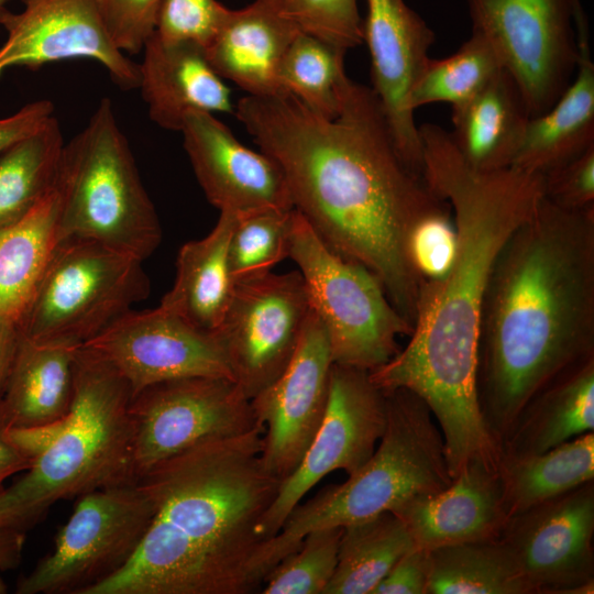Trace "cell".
<instances>
[{
    "mask_svg": "<svg viewBox=\"0 0 594 594\" xmlns=\"http://www.w3.org/2000/svg\"><path fill=\"white\" fill-rule=\"evenodd\" d=\"M235 114L279 165L294 209L333 252L374 273L413 327L424 279L410 238L450 207L402 156L372 88L349 78L331 119L288 92L246 95Z\"/></svg>",
    "mask_w": 594,
    "mask_h": 594,
    "instance_id": "cell-1",
    "label": "cell"
},
{
    "mask_svg": "<svg viewBox=\"0 0 594 594\" xmlns=\"http://www.w3.org/2000/svg\"><path fill=\"white\" fill-rule=\"evenodd\" d=\"M418 128L422 176L450 207L457 252L443 276L422 283L408 343L370 376L384 391L406 388L427 404L457 472L497 452L476 387L482 306L499 251L543 196V177L514 167L476 169L450 131L435 123Z\"/></svg>",
    "mask_w": 594,
    "mask_h": 594,
    "instance_id": "cell-2",
    "label": "cell"
},
{
    "mask_svg": "<svg viewBox=\"0 0 594 594\" xmlns=\"http://www.w3.org/2000/svg\"><path fill=\"white\" fill-rule=\"evenodd\" d=\"M594 355V208L540 199L506 241L482 306L476 387L501 444L525 405Z\"/></svg>",
    "mask_w": 594,
    "mask_h": 594,
    "instance_id": "cell-3",
    "label": "cell"
},
{
    "mask_svg": "<svg viewBox=\"0 0 594 594\" xmlns=\"http://www.w3.org/2000/svg\"><path fill=\"white\" fill-rule=\"evenodd\" d=\"M263 432L202 442L140 477L154 505L148 528L124 566L85 594L257 593V525L280 483L262 463Z\"/></svg>",
    "mask_w": 594,
    "mask_h": 594,
    "instance_id": "cell-4",
    "label": "cell"
},
{
    "mask_svg": "<svg viewBox=\"0 0 594 594\" xmlns=\"http://www.w3.org/2000/svg\"><path fill=\"white\" fill-rule=\"evenodd\" d=\"M130 385L96 352L80 346L75 392L58 436L0 492V521L25 532L57 502L136 482L132 471Z\"/></svg>",
    "mask_w": 594,
    "mask_h": 594,
    "instance_id": "cell-5",
    "label": "cell"
},
{
    "mask_svg": "<svg viewBox=\"0 0 594 594\" xmlns=\"http://www.w3.org/2000/svg\"><path fill=\"white\" fill-rule=\"evenodd\" d=\"M385 395L386 425L373 454L345 482L322 488L292 509L279 531L260 549L255 573L262 582L308 532L385 512L396 514L451 484L443 437L427 404L406 388Z\"/></svg>",
    "mask_w": 594,
    "mask_h": 594,
    "instance_id": "cell-6",
    "label": "cell"
},
{
    "mask_svg": "<svg viewBox=\"0 0 594 594\" xmlns=\"http://www.w3.org/2000/svg\"><path fill=\"white\" fill-rule=\"evenodd\" d=\"M56 185L61 242L94 241L143 262L160 245L158 216L110 99L65 143Z\"/></svg>",
    "mask_w": 594,
    "mask_h": 594,
    "instance_id": "cell-7",
    "label": "cell"
},
{
    "mask_svg": "<svg viewBox=\"0 0 594 594\" xmlns=\"http://www.w3.org/2000/svg\"><path fill=\"white\" fill-rule=\"evenodd\" d=\"M322 324L334 364L373 371L398 353L411 333L374 273L333 252L294 209L289 253Z\"/></svg>",
    "mask_w": 594,
    "mask_h": 594,
    "instance_id": "cell-8",
    "label": "cell"
},
{
    "mask_svg": "<svg viewBox=\"0 0 594 594\" xmlns=\"http://www.w3.org/2000/svg\"><path fill=\"white\" fill-rule=\"evenodd\" d=\"M142 263L94 241L59 242L19 320L22 337L82 345L147 298Z\"/></svg>",
    "mask_w": 594,
    "mask_h": 594,
    "instance_id": "cell-9",
    "label": "cell"
},
{
    "mask_svg": "<svg viewBox=\"0 0 594 594\" xmlns=\"http://www.w3.org/2000/svg\"><path fill=\"white\" fill-rule=\"evenodd\" d=\"M77 498L52 551L18 582V594H85L124 566L154 514L138 481Z\"/></svg>",
    "mask_w": 594,
    "mask_h": 594,
    "instance_id": "cell-10",
    "label": "cell"
},
{
    "mask_svg": "<svg viewBox=\"0 0 594 594\" xmlns=\"http://www.w3.org/2000/svg\"><path fill=\"white\" fill-rule=\"evenodd\" d=\"M579 1L465 0L472 32L493 47L530 118L546 112L573 79Z\"/></svg>",
    "mask_w": 594,
    "mask_h": 594,
    "instance_id": "cell-11",
    "label": "cell"
},
{
    "mask_svg": "<svg viewBox=\"0 0 594 594\" xmlns=\"http://www.w3.org/2000/svg\"><path fill=\"white\" fill-rule=\"evenodd\" d=\"M129 415L135 481L202 442L261 427L251 400L226 377L191 376L150 385L132 396Z\"/></svg>",
    "mask_w": 594,
    "mask_h": 594,
    "instance_id": "cell-12",
    "label": "cell"
},
{
    "mask_svg": "<svg viewBox=\"0 0 594 594\" xmlns=\"http://www.w3.org/2000/svg\"><path fill=\"white\" fill-rule=\"evenodd\" d=\"M311 312L299 271L235 283L229 307L212 332L232 381L252 399L290 362Z\"/></svg>",
    "mask_w": 594,
    "mask_h": 594,
    "instance_id": "cell-13",
    "label": "cell"
},
{
    "mask_svg": "<svg viewBox=\"0 0 594 594\" xmlns=\"http://www.w3.org/2000/svg\"><path fill=\"white\" fill-rule=\"evenodd\" d=\"M386 425V395L370 372L332 365L323 419L301 461L279 483L277 494L257 525V534L271 539L292 509L324 476L336 470L348 475L373 454Z\"/></svg>",
    "mask_w": 594,
    "mask_h": 594,
    "instance_id": "cell-14",
    "label": "cell"
},
{
    "mask_svg": "<svg viewBox=\"0 0 594 594\" xmlns=\"http://www.w3.org/2000/svg\"><path fill=\"white\" fill-rule=\"evenodd\" d=\"M594 481L509 516L498 539L531 594L594 593Z\"/></svg>",
    "mask_w": 594,
    "mask_h": 594,
    "instance_id": "cell-15",
    "label": "cell"
},
{
    "mask_svg": "<svg viewBox=\"0 0 594 594\" xmlns=\"http://www.w3.org/2000/svg\"><path fill=\"white\" fill-rule=\"evenodd\" d=\"M82 346L108 361L130 385L132 396L150 385L183 377L232 380L216 336L162 306L129 310Z\"/></svg>",
    "mask_w": 594,
    "mask_h": 594,
    "instance_id": "cell-16",
    "label": "cell"
},
{
    "mask_svg": "<svg viewBox=\"0 0 594 594\" xmlns=\"http://www.w3.org/2000/svg\"><path fill=\"white\" fill-rule=\"evenodd\" d=\"M332 365L326 331L311 309L286 369L251 399L264 428L262 463L280 482L297 468L323 419Z\"/></svg>",
    "mask_w": 594,
    "mask_h": 594,
    "instance_id": "cell-17",
    "label": "cell"
},
{
    "mask_svg": "<svg viewBox=\"0 0 594 594\" xmlns=\"http://www.w3.org/2000/svg\"><path fill=\"white\" fill-rule=\"evenodd\" d=\"M23 9L7 8L0 26V76L12 67L38 68L64 59L88 58L103 66L122 89L139 87V64L111 41L96 0H21Z\"/></svg>",
    "mask_w": 594,
    "mask_h": 594,
    "instance_id": "cell-18",
    "label": "cell"
},
{
    "mask_svg": "<svg viewBox=\"0 0 594 594\" xmlns=\"http://www.w3.org/2000/svg\"><path fill=\"white\" fill-rule=\"evenodd\" d=\"M365 3L363 42L371 57V88L402 156L422 175L419 128L410 99L430 59L435 33L405 0H365Z\"/></svg>",
    "mask_w": 594,
    "mask_h": 594,
    "instance_id": "cell-19",
    "label": "cell"
},
{
    "mask_svg": "<svg viewBox=\"0 0 594 594\" xmlns=\"http://www.w3.org/2000/svg\"><path fill=\"white\" fill-rule=\"evenodd\" d=\"M179 132L199 185L220 212L294 209L279 165L240 143L213 113H188Z\"/></svg>",
    "mask_w": 594,
    "mask_h": 594,
    "instance_id": "cell-20",
    "label": "cell"
},
{
    "mask_svg": "<svg viewBox=\"0 0 594 594\" xmlns=\"http://www.w3.org/2000/svg\"><path fill=\"white\" fill-rule=\"evenodd\" d=\"M416 547H439L498 538L508 516L498 465L468 462L442 491L396 513Z\"/></svg>",
    "mask_w": 594,
    "mask_h": 594,
    "instance_id": "cell-21",
    "label": "cell"
},
{
    "mask_svg": "<svg viewBox=\"0 0 594 594\" xmlns=\"http://www.w3.org/2000/svg\"><path fill=\"white\" fill-rule=\"evenodd\" d=\"M139 87L158 127L180 131L190 112H231L230 89L207 58L204 46L166 41L155 33L144 45Z\"/></svg>",
    "mask_w": 594,
    "mask_h": 594,
    "instance_id": "cell-22",
    "label": "cell"
},
{
    "mask_svg": "<svg viewBox=\"0 0 594 594\" xmlns=\"http://www.w3.org/2000/svg\"><path fill=\"white\" fill-rule=\"evenodd\" d=\"M574 23L578 62L573 79L546 112L530 118L510 167L544 176L594 147V62L581 0Z\"/></svg>",
    "mask_w": 594,
    "mask_h": 594,
    "instance_id": "cell-23",
    "label": "cell"
},
{
    "mask_svg": "<svg viewBox=\"0 0 594 594\" xmlns=\"http://www.w3.org/2000/svg\"><path fill=\"white\" fill-rule=\"evenodd\" d=\"M299 32L282 6L255 0L241 10L228 9L204 48L222 79L233 81L250 96H275L283 94L279 65Z\"/></svg>",
    "mask_w": 594,
    "mask_h": 594,
    "instance_id": "cell-24",
    "label": "cell"
},
{
    "mask_svg": "<svg viewBox=\"0 0 594 594\" xmlns=\"http://www.w3.org/2000/svg\"><path fill=\"white\" fill-rule=\"evenodd\" d=\"M594 430V355L560 373L525 405L501 444V457L546 452Z\"/></svg>",
    "mask_w": 594,
    "mask_h": 594,
    "instance_id": "cell-25",
    "label": "cell"
},
{
    "mask_svg": "<svg viewBox=\"0 0 594 594\" xmlns=\"http://www.w3.org/2000/svg\"><path fill=\"white\" fill-rule=\"evenodd\" d=\"M234 222V212L221 211L206 237L180 246L174 284L160 304L193 327L209 333L219 327L235 286L228 256Z\"/></svg>",
    "mask_w": 594,
    "mask_h": 594,
    "instance_id": "cell-26",
    "label": "cell"
},
{
    "mask_svg": "<svg viewBox=\"0 0 594 594\" xmlns=\"http://www.w3.org/2000/svg\"><path fill=\"white\" fill-rule=\"evenodd\" d=\"M451 114V138L472 167L495 170L512 166L530 114L516 81L504 68Z\"/></svg>",
    "mask_w": 594,
    "mask_h": 594,
    "instance_id": "cell-27",
    "label": "cell"
},
{
    "mask_svg": "<svg viewBox=\"0 0 594 594\" xmlns=\"http://www.w3.org/2000/svg\"><path fill=\"white\" fill-rule=\"evenodd\" d=\"M80 346L22 337L2 397L12 427L51 424L69 411L75 392L76 356Z\"/></svg>",
    "mask_w": 594,
    "mask_h": 594,
    "instance_id": "cell-28",
    "label": "cell"
},
{
    "mask_svg": "<svg viewBox=\"0 0 594 594\" xmlns=\"http://www.w3.org/2000/svg\"><path fill=\"white\" fill-rule=\"evenodd\" d=\"M56 185L22 218L0 230V320L18 322L59 240Z\"/></svg>",
    "mask_w": 594,
    "mask_h": 594,
    "instance_id": "cell-29",
    "label": "cell"
},
{
    "mask_svg": "<svg viewBox=\"0 0 594 594\" xmlns=\"http://www.w3.org/2000/svg\"><path fill=\"white\" fill-rule=\"evenodd\" d=\"M498 472L507 516L521 513L594 481V432L539 454L501 457Z\"/></svg>",
    "mask_w": 594,
    "mask_h": 594,
    "instance_id": "cell-30",
    "label": "cell"
},
{
    "mask_svg": "<svg viewBox=\"0 0 594 594\" xmlns=\"http://www.w3.org/2000/svg\"><path fill=\"white\" fill-rule=\"evenodd\" d=\"M415 547L392 512L343 527L338 562L324 594H372L397 560Z\"/></svg>",
    "mask_w": 594,
    "mask_h": 594,
    "instance_id": "cell-31",
    "label": "cell"
},
{
    "mask_svg": "<svg viewBox=\"0 0 594 594\" xmlns=\"http://www.w3.org/2000/svg\"><path fill=\"white\" fill-rule=\"evenodd\" d=\"M426 594H531L498 538L429 551Z\"/></svg>",
    "mask_w": 594,
    "mask_h": 594,
    "instance_id": "cell-32",
    "label": "cell"
},
{
    "mask_svg": "<svg viewBox=\"0 0 594 594\" xmlns=\"http://www.w3.org/2000/svg\"><path fill=\"white\" fill-rule=\"evenodd\" d=\"M65 142L53 116L0 153V230L26 215L54 186Z\"/></svg>",
    "mask_w": 594,
    "mask_h": 594,
    "instance_id": "cell-33",
    "label": "cell"
},
{
    "mask_svg": "<svg viewBox=\"0 0 594 594\" xmlns=\"http://www.w3.org/2000/svg\"><path fill=\"white\" fill-rule=\"evenodd\" d=\"M345 52L302 32L288 46L278 70L283 94H290L314 112L334 118L349 79Z\"/></svg>",
    "mask_w": 594,
    "mask_h": 594,
    "instance_id": "cell-34",
    "label": "cell"
},
{
    "mask_svg": "<svg viewBox=\"0 0 594 594\" xmlns=\"http://www.w3.org/2000/svg\"><path fill=\"white\" fill-rule=\"evenodd\" d=\"M493 47L479 34L471 36L451 55L430 59L411 92V107L448 103L459 109L475 98L502 69Z\"/></svg>",
    "mask_w": 594,
    "mask_h": 594,
    "instance_id": "cell-35",
    "label": "cell"
},
{
    "mask_svg": "<svg viewBox=\"0 0 594 594\" xmlns=\"http://www.w3.org/2000/svg\"><path fill=\"white\" fill-rule=\"evenodd\" d=\"M294 209L267 208L235 213L229 241V266L234 283L271 273L288 257Z\"/></svg>",
    "mask_w": 594,
    "mask_h": 594,
    "instance_id": "cell-36",
    "label": "cell"
},
{
    "mask_svg": "<svg viewBox=\"0 0 594 594\" xmlns=\"http://www.w3.org/2000/svg\"><path fill=\"white\" fill-rule=\"evenodd\" d=\"M342 531L343 527H326L308 532L267 572L261 593L324 594L337 568Z\"/></svg>",
    "mask_w": 594,
    "mask_h": 594,
    "instance_id": "cell-37",
    "label": "cell"
},
{
    "mask_svg": "<svg viewBox=\"0 0 594 594\" xmlns=\"http://www.w3.org/2000/svg\"><path fill=\"white\" fill-rule=\"evenodd\" d=\"M282 9L300 32L343 52L363 43L356 0H283Z\"/></svg>",
    "mask_w": 594,
    "mask_h": 594,
    "instance_id": "cell-38",
    "label": "cell"
},
{
    "mask_svg": "<svg viewBox=\"0 0 594 594\" xmlns=\"http://www.w3.org/2000/svg\"><path fill=\"white\" fill-rule=\"evenodd\" d=\"M163 0H96L102 23L119 51L136 54L155 33Z\"/></svg>",
    "mask_w": 594,
    "mask_h": 594,
    "instance_id": "cell-39",
    "label": "cell"
},
{
    "mask_svg": "<svg viewBox=\"0 0 594 594\" xmlns=\"http://www.w3.org/2000/svg\"><path fill=\"white\" fill-rule=\"evenodd\" d=\"M227 10L217 0H163L155 34L166 41H189L205 47Z\"/></svg>",
    "mask_w": 594,
    "mask_h": 594,
    "instance_id": "cell-40",
    "label": "cell"
},
{
    "mask_svg": "<svg viewBox=\"0 0 594 594\" xmlns=\"http://www.w3.org/2000/svg\"><path fill=\"white\" fill-rule=\"evenodd\" d=\"M455 252L457 230L450 208L425 218L411 234V258L424 282L443 276Z\"/></svg>",
    "mask_w": 594,
    "mask_h": 594,
    "instance_id": "cell-41",
    "label": "cell"
},
{
    "mask_svg": "<svg viewBox=\"0 0 594 594\" xmlns=\"http://www.w3.org/2000/svg\"><path fill=\"white\" fill-rule=\"evenodd\" d=\"M543 177V196L570 210L594 208V147Z\"/></svg>",
    "mask_w": 594,
    "mask_h": 594,
    "instance_id": "cell-42",
    "label": "cell"
},
{
    "mask_svg": "<svg viewBox=\"0 0 594 594\" xmlns=\"http://www.w3.org/2000/svg\"><path fill=\"white\" fill-rule=\"evenodd\" d=\"M429 550L414 547L403 554L372 594H426Z\"/></svg>",
    "mask_w": 594,
    "mask_h": 594,
    "instance_id": "cell-43",
    "label": "cell"
},
{
    "mask_svg": "<svg viewBox=\"0 0 594 594\" xmlns=\"http://www.w3.org/2000/svg\"><path fill=\"white\" fill-rule=\"evenodd\" d=\"M53 116V103L47 99H40L0 118V153L36 132Z\"/></svg>",
    "mask_w": 594,
    "mask_h": 594,
    "instance_id": "cell-44",
    "label": "cell"
},
{
    "mask_svg": "<svg viewBox=\"0 0 594 594\" xmlns=\"http://www.w3.org/2000/svg\"><path fill=\"white\" fill-rule=\"evenodd\" d=\"M12 427L8 408L0 399V492L4 482L12 475L26 471L32 460L29 459L10 439L9 429Z\"/></svg>",
    "mask_w": 594,
    "mask_h": 594,
    "instance_id": "cell-45",
    "label": "cell"
},
{
    "mask_svg": "<svg viewBox=\"0 0 594 594\" xmlns=\"http://www.w3.org/2000/svg\"><path fill=\"white\" fill-rule=\"evenodd\" d=\"M21 340L18 322L0 320V399L12 374Z\"/></svg>",
    "mask_w": 594,
    "mask_h": 594,
    "instance_id": "cell-46",
    "label": "cell"
},
{
    "mask_svg": "<svg viewBox=\"0 0 594 594\" xmlns=\"http://www.w3.org/2000/svg\"><path fill=\"white\" fill-rule=\"evenodd\" d=\"M25 532L0 521V572L15 569L22 558Z\"/></svg>",
    "mask_w": 594,
    "mask_h": 594,
    "instance_id": "cell-47",
    "label": "cell"
},
{
    "mask_svg": "<svg viewBox=\"0 0 594 594\" xmlns=\"http://www.w3.org/2000/svg\"><path fill=\"white\" fill-rule=\"evenodd\" d=\"M1 573L2 572H0V594H4V593H7L8 587H7V584L4 583V581H3L2 576H1Z\"/></svg>",
    "mask_w": 594,
    "mask_h": 594,
    "instance_id": "cell-48",
    "label": "cell"
},
{
    "mask_svg": "<svg viewBox=\"0 0 594 594\" xmlns=\"http://www.w3.org/2000/svg\"><path fill=\"white\" fill-rule=\"evenodd\" d=\"M8 1L9 0H0V15L3 12V10L7 8L6 6Z\"/></svg>",
    "mask_w": 594,
    "mask_h": 594,
    "instance_id": "cell-49",
    "label": "cell"
},
{
    "mask_svg": "<svg viewBox=\"0 0 594 594\" xmlns=\"http://www.w3.org/2000/svg\"><path fill=\"white\" fill-rule=\"evenodd\" d=\"M267 1H271V2L277 3V4H279V6H282V2H283V0H267Z\"/></svg>",
    "mask_w": 594,
    "mask_h": 594,
    "instance_id": "cell-50",
    "label": "cell"
}]
</instances>
